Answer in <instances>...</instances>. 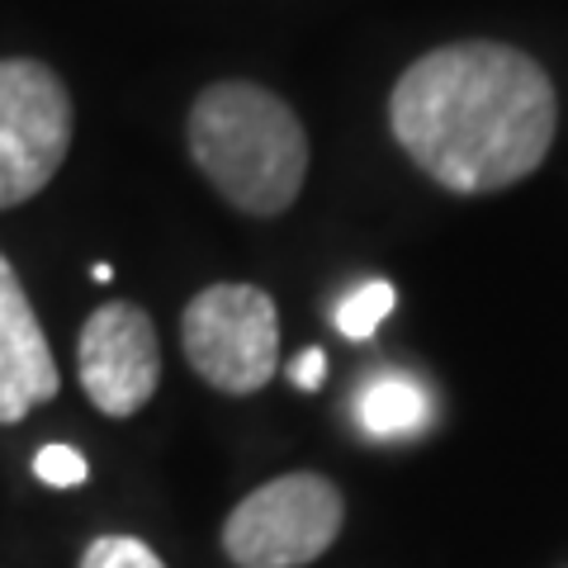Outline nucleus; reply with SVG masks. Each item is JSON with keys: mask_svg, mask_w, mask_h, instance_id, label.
Returning <instances> with one entry per match:
<instances>
[{"mask_svg": "<svg viewBox=\"0 0 568 568\" xmlns=\"http://www.w3.org/2000/svg\"><path fill=\"white\" fill-rule=\"evenodd\" d=\"M398 148L455 194L521 185L549 156L559 100L521 48L469 39L426 52L388 95Z\"/></svg>", "mask_w": 568, "mask_h": 568, "instance_id": "obj_1", "label": "nucleus"}, {"mask_svg": "<svg viewBox=\"0 0 568 568\" xmlns=\"http://www.w3.org/2000/svg\"><path fill=\"white\" fill-rule=\"evenodd\" d=\"M185 142L204 181L233 209L275 219L308 175V133L290 100L256 81H219L194 95Z\"/></svg>", "mask_w": 568, "mask_h": 568, "instance_id": "obj_2", "label": "nucleus"}, {"mask_svg": "<svg viewBox=\"0 0 568 568\" xmlns=\"http://www.w3.org/2000/svg\"><path fill=\"white\" fill-rule=\"evenodd\" d=\"M346 503L323 474H280L227 511L223 555L237 568H304L342 536Z\"/></svg>", "mask_w": 568, "mask_h": 568, "instance_id": "obj_3", "label": "nucleus"}, {"mask_svg": "<svg viewBox=\"0 0 568 568\" xmlns=\"http://www.w3.org/2000/svg\"><path fill=\"white\" fill-rule=\"evenodd\" d=\"M181 346L190 369L219 394H261L280 365V313L256 284H209L185 304Z\"/></svg>", "mask_w": 568, "mask_h": 568, "instance_id": "obj_4", "label": "nucleus"}, {"mask_svg": "<svg viewBox=\"0 0 568 568\" xmlns=\"http://www.w3.org/2000/svg\"><path fill=\"white\" fill-rule=\"evenodd\" d=\"M77 133L62 77L39 58H0V209L33 200L62 171Z\"/></svg>", "mask_w": 568, "mask_h": 568, "instance_id": "obj_5", "label": "nucleus"}, {"mask_svg": "<svg viewBox=\"0 0 568 568\" xmlns=\"http://www.w3.org/2000/svg\"><path fill=\"white\" fill-rule=\"evenodd\" d=\"M81 388L104 417H133L162 384V342L138 304H100L77 342Z\"/></svg>", "mask_w": 568, "mask_h": 568, "instance_id": "obj_6", "label": "nucleus"}, {"mask_svg": "<svg viewBox=\"0 0 568 568\" xmlns=\"http://www.w3.org/2000/svg\"><path fill=\"white\" fill-rule=\"evenodd\" d=\"M62 375L14 265L0 256V426L24 422L58 398Z\"/></svg>", "mask_w": 568, "mask_h": 568, "instance_id": "obj_7", "label": "nucleus"}, {"mask_svg": "<svg viewBox=\"0 0 568 568\" xmlns=\"http://www.w3.org/2000/svg\"><path fill=\"white\" fill-rule=\"evenodd\" d=\"M355 417L369 436H413L426 426L432 417V398H426V388L413 379V375H375L361 398H355Z\"/></svg>", "mask_w": 568, "mask_h": 568, "instance_id": "obj_8", "label": "nucleus"}, {"mask_svg": "<svg viewBox=\"0 0 568 568\" xmlns=\"http://www.w3.org/2000/svg\"><path fill=\"white\" fill-rule=\"evenodd\" d=\"M394 304H398L394 284H388V280H369L351 298L336 304V327H342V336H351V342H369V336L379 332L384 317L394 313Z\"/></svg>", "mask_w": 568, "mask_h": 568, "instance_id": "obj_9", "label": "nucleus"}, {"mask_svg": "<svg viewBox=\"0 0 568 568\" xmlns=\"http://www.w3.org/2000/svg\"><path fill=\"white\" fill-rule=\"evenodd\" d=\"M81 568H166V564L138 536H100V540L85 545Z\"/></svg>", "mask_w": 568, "mask_h": 568, "instance_id": "obj_10", "label": "nucleus"}, {"mask_svg": "<svg viewBox=\"0 0 568 568\" xmlns=\"http://www.w3.org/2000/svg\"><path fill=\"white\" fill-rule=\"evenodd\" d=\"M33 474L43 478L48 488H81L85 484V455L71 450V446H43L39 455H33Z\"/></svg>", "mask_w": 568, "mask_h": 568, "instance_id": "obj_11", "label": "nucleus"}, {"mask_svg": "<svg viewBox=\"0 0 568 568\" xmlns=\"http://www.w3.org/2000/svg\"><path fill=\"white\" fill-rule=\"evenodd\" d=\"M290 379H294V388H323V379H327V351L323 346H308V351H298L294 355V365H290Z\"/></svg>", "mask_w": 568, "mask_h": 568, "instance_id": "obj_12", "label": "nucleus"}, {"mask_svg": "<svg viewBox=\"0 0 568 568\" xmlns=\"http://www.w3.org/2000/svg\"><path fill=\"white\" fill-rule=\"evenodd\" d=\"M91 280H100V284H104V280H114V265H104V261H95V265H91Z\"/></svg>", "mask_w": 568, "mask_h": 568, "instance_id": "obj_13", "label": "nucleus"}]
</instances>
